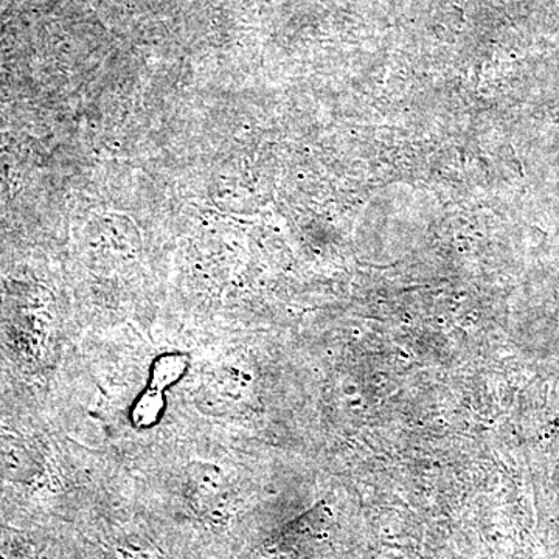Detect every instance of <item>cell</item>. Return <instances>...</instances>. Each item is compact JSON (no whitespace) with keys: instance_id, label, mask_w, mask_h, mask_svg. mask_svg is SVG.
<instances>
[{"instance_id":"cell-1","label":"cell","mask_w":559,"mask_h":559,"mask_svg":"<svg viewBox=\"0 0 559 559\" xmlns=\"http://www.w3.org/2000/svg\"><path fill=\"white\" fill-rule=\"evenodd\" d=\"M187 367L189 360L178 353L156 359L151 369L148 388L132 409V423L138 428H151L159 421L165 406V393L186 374Z\"/></svg>"},{"instance_id":"cell-2","label":"cell","mask_w":559,"mask_h":559,"mask_svg":"<svg viewBox=\"0 0 559 559\" xmlns=\"http://www.w3.org/2000/svg\"><path fill=\"white\" fill-rule=\"evenodd\" d=\"M44 471L43 454L35 441L0 428V480L32 484Z\"/></svg>"}]
</instances>
